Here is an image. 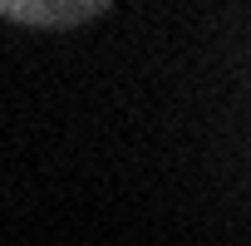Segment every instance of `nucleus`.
I'll list each match as a JSON object with an SVG mask.
<instances>
[{
  "label": "nucleus",
  "mask_w": 251,
  "mask_h": 246,
  "mask_svg": "<svg viewBox=\"0 0 251 246\" xmlns=\"http://www.w3.org/2000/svg\"><path fill=\"white\" fill-rule=\"evenodd\" d=\"M0 15L20 25H84L103 15L99 0H0Z\"/></svg>",
  "instance_id": "nucleus-1"
}]
</instances>
